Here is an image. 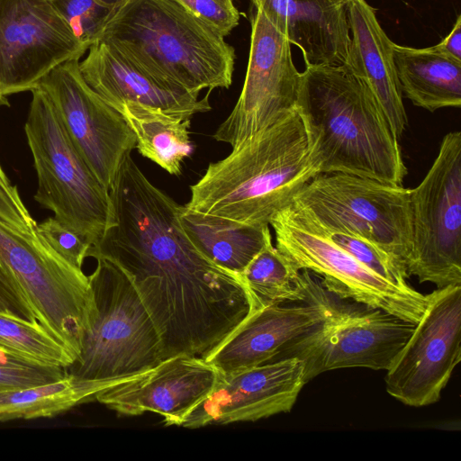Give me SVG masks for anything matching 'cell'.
<instances>
[{
	"label": "cell",
	"mask_w": 461,
	"mask_h": 461,
	"mask_svg": "<svg viewBox=\"0 0 461 461\" xmlns=\"http://www.w3.org/2000/svg\"><path fill=\"white\" fill-rule=\"evenodd\" d=\"M295 357L221 375L210 395L185 418L181 427L257 421L289 412L305 384Z\"/></svg>",
	"instance_id": "e0dca14e"
},
{
	"label": "cell",
	"mask_w": 461,
	"mask_h": 461,
	"mask_svg": "<svg viewBox=\"0 0 461 461\" xmlns=\"http://www.w3.org/2000/svg\"><path fill=\"white\" fill-rule=\"evenodd\" d=\"M0 264L19 284L38 322L78 357L96 309L89 278L38 234L0 219Z\"/></svg>",
	"instance_id": "ba28073f"
},
{
	"label": "cell",
	"mask_w": 461,
	"mask_h": 461,
	"mask_svg": "<svg viewBox=\"0 0 461 461\" xmlns=\"http://www.w3.org/2000/svg\"><path fill=\"white\" fill-rule=\"evenodd\" d=\"M8 104L7 99L0 93V106Z\"/></svg>",
	"instance_id": "d590c367"
},
{
	"label": "cell",
	"mask_w": 461,
	"mask_h": 461,
	"mask_svg": "<svg viewBox=\"0 0 461 461\" xmlns=\"http://www.w3.org/2000/svg\"><path fill=\"white\" fill-rule=\"evenodd\" d=\"M292 202L322 228L375 243L407 272L413 247L410 189L355 175L324 173L309 181Z\"/></svg>",
	"instance_id": "9c48e42d"
},
{
	"label": "cell",
	"mask_w": 461,
	"mask_h": 461,
	"mask_svg": "<svg viewBox=\"0 0 461 461\" xmlns=\"http://www.w3.org/2000/svg\"><path fill=\"white\" fill-rule=\"evenodd\" d=\"M97 41L191 93L231 85L234 48L178 0H128Z\"/></svg>",
	"instance_id": "277c9868"
},
{
	"label": "cell",
	"mask_w": 461,
	"mask_h": 461,
	"mask_svg": "<svg viewBox=\"0 0 461 461\" xmlns=\"http://www.w3.org/2000/svg\"><path fill=\"white\" fill-rule=\"evenodd\" d=\"M88 49L50 0H0V93L32 91L58 65Z\"/></svg>",
	"instance_id": "9a60e30c"
},
{
	"label": "cell",
	"mask_w": 461,
	"mask_h": 461,
	"mask_svg": "<svg viewBox=\"0 0 461 461\" xmlns=\"http://www.w3.org/2000/svg\"><path fill=\"white\" fill-rule=\"evenodd\" d=\"M412 255L408 276L437 288L461 285V131L447 133L437 158L410 189Z\"/></svg>",
	"instance_id": "30bf717a"
},
{
	"label": "cell",
	"mask_w": 461,
	"mask_h": 461,
	"mask_svg": "<svg viewBox=\"0 0 461 461\" xmlns=\"http://www.w3.org/2000/svg\"><path fill=\"white\" fill-rule=\"evenodd\" d=\"M336 1H339V2L343 3V4H347V2H348V0H336Z\"/></svg>",
	"instance_id": "8d00e7d4"
},
{
	"label": "cell",
	"mask_w": 461,
	"mask_h": 461,
	"mask_svg": "<svg viewBox=\"0 0 461 461\" xmlns=\"http://www.w3.org/2000/svg\"><path fill=\"white\" fill-rule=\"evenodd\" d=\"M179 221L195 248L220 267L240 276L272 241L269 225L250 226L179 205Z\"/></svg>",
	"instance_id": "603a6c76"
},
{
	"label": "cell",
	"mask_w": 461,
	"mask_h": 461,
	"mask_svg": "<svg viewBox=\"0 0 461 461\" xmlns=\"http://www.w3.org/2000/svg\"><path fill=\"white\" fill-rule=\"evenodd\" d=\"M115 110L134 132L135 149L140 155L167 173L180 175L182 162L194 150L189 131L191 118L132 103H124Z\"/></svg>",
	"instance_id": "cb8c5ba5"
},
{
	"label": "cell",
	"mask_w": 461,
	"mask_h": 461,
	"mask_svg": "<svg viewBox=\"0 0 461 461\" xmlns=\"http://www.w3.org/2000/svg\"><path fill=\"white\" fill-rule=\"evenodd\" d=\"M240 276L256 310L272 303L304 301L301 271L274 247L272 241L255 256Z\"/></svg>",
	"instance_id": "484cf974"
},
{
	"label": "cell",
	"mask_w": 461,
	"mask_h": 461,
	"mask_svg": "<svg viewBox=\"0 0 461 461\" xmlns=\"http://www.w3.org/2000/svg\"><path fill=\"white\" fill-rule=\"evenodd\" d=\"M38 86L50 97L94 175L110 191L124 158L136 148V137L129 124L87 85L79 59L58 65Z\"/></svg>",
	"instance_id": "5bb4252c"
},
{
	"label": "cell",
	"mask_w": 461,
	"mask_h": 461,
	"mask_svg": "<svg viewBox=\"0 0 461 461\" xmlns=\"http://www.w3.org/2000/svg\"><path fill=\"white\" fill-rule=\"evenodd\" d=\"M128 0H50L87 48L95 43L109 21Z\"/></svg>",
	"instance_id": "83f0119b"
},
{
	"label": "cell",
	"mask_w": 461,
	"mask_h": 461,
	"mask_svg": "<svg viewBox=\"0 0 461 461\" xmlns=\"http://www.w3.org/2000/svg\"><path fill=\"white\" fill-rule=\"evenodd\" d=\"M178 1L223 37L228 35L239 23L240 14L234 5V0Z\"/></svg>",
	"instance_id": "1f68e13d"
},
{
	"label": "cell",
	"mask_w": 461,
	"mask_h": 461,
	"mask_svg": "<svg viewBox=\"0 0 461 461\" xmlns=\"http://www.w3.org/2000/svg\"><path fill=\"white\" fill-rule=\"evenodd\" d=\"M38 235L72 266L82 269L90 244L54 216L37 225Z\"/></svg>",
	"instance_id": "4dcf8cb0"
},
{
	"label": "cell",
	"mask_w": 461,
	"mask_h": 461,
	"mask_svg": "<svg viewBox=\"0 0 461 461\" xmlns=\"http://www.w3.org/2000/svg\"><path fill=\"white\" fill-rule=\"evenodd\" d=\"M250 48L242 90L213 139L232 149L295 109L302 72L292 56V44L253 5Z\"/></svg>",
	"instance_id": "7c38bea8"
},
{
	"label": "cell",
	"mask_w": 461,
	"mask_h": 461,
	"mask_svg": "<svg viewBox=\"0 0 461 461\" xmlns=\"http://www.w3.org/2000/svg\"><path fill=\"white\" fill-rule=\"evenodd\" d=\"M0 219L14 228L37 235L38 223L25 207L17 187L13 185L0 165Z\"/></svg>",
	"instance_id": "d6a6232c"
},
{
	"label": "cell",
	"mask_w": 461,
	"mask_h": 461,
	"mask_svg": "<svg viewBox=\"0 0 461 461\" xmlns=\"http://www.w3.org/2000/svg\"><path fill=\"white\" fill-rule=\"evenodd\" d=\"M393 60L402 95L431 113L461 106V61L434 46L413 48L393 42Z\"/></svg>",
	"instance_id": "7402d4cb"
},
{
	"label": "cell",
	"mask_w": 461,
	"mask_h": 461,
	"mask_svg": "<svg viewBox=\"0 0 461 461\" xmlns=\"http://www.w3.org/2000/svg\"><path fill=\"white\" fill-rule=\"evenodd\" d=\"M295 109L319 174L402 185L408 170L399 140L369 88L347 65H305Z\"/></svg>",
	"instance_id": "7a4b0ae2"
},
{
	"label": "cell",
	"mask_w": 461,
	"mask_h": 461,
	"mask_svg": "<svg viewBox=\"0 0 461 461\" xmlns=\"http://www.w3.org/2000/svg\"><path fill=\"white\" fill-rule=\"evenodd\" d=\"M339 300L319 327L293 343L280 357L300 359L305 383L340 368L386 371L415 328L416 324L382 310Z\"/></svg>",
	"instance_id": "8fae6325"
},
{
	"label": "cell",
	"mask_w": 461,
	"mask_h": 461,
	"mask_svg": "<svg viewBox=\"0 0 461 461\" xmlns=\"http://www.w3.org/2000/svg\"><path fill=\"white\" fill-rule=\"evenodd\" d=\"M250 1L300 49L305 65L347 64L350 32L346 4L336 0Z\"/></svg>",
	"instance_id": "44dd1931"
},
{
	"label": "cell",
	"mask_w": 461,
	"mask_h": 461,
	"mask_svg": "<svg viewBox=\"0 0 461 461\" xmlns=\"http://www.w3.org/2000/svg\"><path fill=\"white\" fill-rule=\"evenodd\" d=\"M79 68L87 85L114 109L132 103L191 119L212 109L209 95L200 98L199 94L162 80L104 42L89 47Z\"/></svg>",
	"instance_id": "d6986e66"
},
{
	"label": "cell",
	"mask_w": 461,
	"mask_h": 461,
	"mask_svg": "<svg viewBox=\"0 0 461 461\" xmlns=\"http://www.w3.org/2000/svg\"><path fill=\"white\" fill-rule=\"evenodd\" d=\"M0 312L31 322L38 321L23 289L14 277L1 264Z\"/></svg>",
	"instance_id": "836d02e7"
},
{
	"label": "cell",
	"mask_w": 461,
	"mask_h": 461,
	"mask_svg": "<svg viewBox=\"0 0 461 461\" xmlns=\"http://www.w3.org/2000/svg\"><path fill=\"white\" fill-rule=\"evenodd\" d=\"M461 360V285L437 288L384 376L386 392L402 403L437 402Z\"/></svg>",
	"instance_id": "4fadbf2b"
},
{
	"label": "cell",
	"mask_w": 461,
	"mask_h": 461,
	"mask_svg": "<svg viewBox=\"0 0 461 461\" xmlns=\"http://www.w3.org/2000/svg\"><path fill=\"white\" fill-rule=\"evenodd\" d=\"M110 195L116 223L87 257L129 276L158 329L164 360L204 358L256 311L246 285L195 248L179 221L180 204L135 161L122 166Z\"/></svg>",
	"instance_id": "6da1fadb"
},
{
	"label": "cell",
	"mask_w": 461,
	"mask_h": 461,
	"mask_svg": "<svg viewBox=\"0 0 461 461\" xmlns=\"http://www.w3.org/2000/svg\"><path fill=\"white\" fill-rule=\"evenodd\" d=\"M97 388L69 375L26 388L0 392V421L51 418L94 401Z\"/></svg>",
	"instance_id": "d4e9b609"
},
{
	"label": "cell",
	"mask_w": 461,
	"mask_h": 461,
	"mask_svg": "<svg viewBox=\"0 0 461 461\" xmlns=\"http://www.w3.org/2000/svg\"><path fill=\"white\" fill-rule=\"evenodd\" d=\"M322 229L337 245L371 271L394 284L408 285L406 270L384 249L356 234Z\"/></svg>",
	"instance_id": "f1b7e54d"
},
{
	"label": "cell",
	"mask_w": 461,
	"mask_h": 461,
	"mask_svg": "<svg viewBox=\"0 0 461 461\" xmlns=\"http://www.w3.org/2000/svg\"><path fill=\"white\" fill-rule=\"evenodd\" d=\"M303 302L272 303L249 314L205 360L227 375L280 359L293 343L311 333L331 313L339 297L312 273L301 270Z\"/></svg>",
	"instance_id": "2e32d148"
},
{
	"label": "cell",
	"mask_w": 461,
	"mask_h": 461,
	"mask_svg": "<svg viewBox=\"0 0 461 461\" xmlns=\"http://www.w3.org/2000/svg\"><path fill=\"white\" fill-rule=\"evenodd\" d=\"M269 225L276 248L297 270L317 276L329 293L414 324L421 318L429 294L390 282L363 266L293 202L277 212Z\"/></svg>",
	"instance_id": "52a82bcc"
},
{
	"label": "cell",
	"mask_w": 461,
	"mask_h": 461,
	"mask_svg": "<svg viewBox=\"0 0 461 461\" xmlns=\"http://www.w3.org/2000/svg\"><path fill=\"white\" fill-rule=\"evenodd\" d=\"M0 349L35 364L66 370L75 357L38 321L0 312Z\"/></svg>",
	"instance_id": "4316f807"
},
{
	"label": "cell",
	"mask_w": 461,
	"mask_h": 461,
	"mask_svg": "<svg viewBox=\"0 0 461 461\" xmlns=\"http://www.w3.org/2000/svg\"><path fill=\"white\" fill-rule=\"evenodd\" d=\"M439 52L461 61V15L456 17L451 32L437 45L434 46Z\"/></svg>",
	"instance_id": "e575fe53"
},
{
	"label": "cell",
	"mask_w": 461,
	"mask_h": 461,
	"mask_svg": "<svg viewBox=\"0 0 461 461\" xmlns=\"http://www.w3.org/2000/svg\"><path fill=\"white\" fill-rule=\"evenodd\" d=\"M32 95L24 131L38 176L34 199L91 246L116 223L110 192L75 147L47 94L37 86Z\"/></svg>",
	"instance_id": "8992f818"
},
{
	"label": "cell",
	"mask_w": 461,
	"mask_h": 461,
	"mask_svg": "<svg viewBox=\"0 0 461 461\" xmlns=\"http://www.w3.org/2000/svg\"><path fill=\"white\" fill-rule=\"evenodd\" d=\"M96 260L88 276L95 318L67 374L100 392L154 368L164 358L158 329L129 276L114 263Z\"/></svg>",
	"instance_id": "5b68a950"
},
{
	"label": "cell",
	"mask_w": 461,
	"mask_h": 461,
	"mask_svg": "<svg viewBox=\"0 0 461 461\" xmlns=\"http://www.w3.org/2000/svg\"><path fill=\"white\" fill-rule=\"evenodd\" d=\"M221 373L203 357L178 355L125 382L98 392L95 400L128 416L158 413L165 426L185 418L216 386Z\"/></svg>",
	"instance_id": "ac0fdd59"
},
{
	"label": "cell",
	"mask_w": 461,
	"mask_h": 461,
	"mask_svg": "<svg viewBox=\"0 0 461 461\" xmlns=\"http://www.w3.org/2000/svg\"><path fill=\"white\" fill-rule=\"evenodd\" d=\"M346 11L350 45L345 65L369 88L400 140L408 119L393 60V41L366 0H348Z\"/></svg>",
	"instance_id": "ffe728a7"
},
{
	"label": "cell",
	"mask_w": 461,
	"mask_h": 461,
	"mask_svg": "<svg viewBox=\"0 0 461 461\" xmlns=\"http://www.w3.org/2000/svg\"><path fill=\"white\" fill-rule=\"evenodd\" d=\"M67 375L65 368L29 362L0 349V392L55 382Z\"/></svg>",
	"instance_id": "f546056e"
},
{
	"label": "cell",
	"mask_w": 461,
	"mask_h": 461,
	"mask_svg": "<svg viewBox=\"0 0 461 461\" xmlns=\"http://www.w3.org/2000/svg\"><path fill=\"white\" fill-rule=\"evenodd\" d=\"M317 175L294 109L210 163L190 187L185 206L240 224L267 226Z\"/></svg>",
	"instance_id": "3957f363"
}]
</instances>
